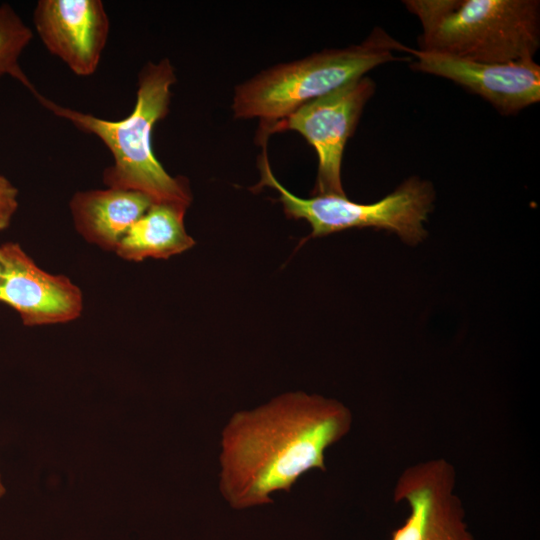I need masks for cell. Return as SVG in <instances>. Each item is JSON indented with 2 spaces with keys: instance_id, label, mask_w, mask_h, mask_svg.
Here are the masks:
<instances>
[{
  "instance_id": "1",
  "label": "cell",
  "mask_w": 540,
  "mask_h": 540,
  "mask_svg": "<svg viewBox=\"0 0 540 540\" xmlns=\"http://www.w3.org/2000/svg\"><path fill=\"white\" fill-rule=\"evenodd\" d=\"M353 415L336 399L284 393L235 413L222 431L219 489L234 509L273 503L306 472L326 471V450L351 430Z\"/></svg>"
},
{
  "instance_id": "2",
  "label": "cell",
  "mask_w": 540,
  "mask_h": 540,
  "mask_svg": "<svg viewBox=\"0 0 540 540\" xmlns=\"http://www.w3.org/2000/svg\"><path fill=\"white\" fill-rule=\"evenodd\" d=\"M175 82V70L169 59L147 62L138 75L133 111L116 121L59 105L37 91L33 95L51 113L94 135L107 147L113 163L103 171L106 187L134 190L155 202L189 207L192 195L187 180L168 174L152 149L153 128L168 114Z\"/></svg>"
},
{
  "instance_id": "3",
  "label": "cell",
  "mask_w": 540,
  "mask_h": 540,
  "mask_svg": "<svg viewBox=\"0 0 540 540\" xmlns=\"http://www.w3.org/2000/svg\"><path fill=\"white\" fill-rule=\"evenodd\" d=\"M420 21L419 50L485 63L534 59L538 0H406Z\"/></svg>"
},
{
  "instance_id": "4",
  "label": "cell",
  "mask_w": 540,
  "mask_h": 540,
  "mask_svg": "<svg viewBox=\"0 0 540 540\" xmlns=\"http://www.w3.org/2000/svg\"><path fill=\"white\" fill-rule=\"evenodd\" d=\"M395 52H407V46L383 29L374 28L360 44L324 50L265 69L236 86L234 117L259 118V132H263L305 103L365 76L379 65L409 60Z\"/></svg>"
},
{
  "instance_id": "5",
  "label": "cell",
  "mask_w": 540,
  "mask_h": 540,
  "mask_svg": "<svg viewBox=\"0 0 540 540\" xmlns=\"http://www.w3.org/2000/svg\"><path fill=\"white\" fill-rule=\"evenodd\" d=\"M259 168L260 184L279 193L287 217L304 219L310 224V237L365 227L394 232L409 244H417L426 235L423 222L434 200L433 188L427 181L412 177L381 200L361 204L340 195H316L304 199L292 194L272 173L266 150L260 157Z\"/></svg>"
},
{
  "instance_id": "6",
  "label": "cell",
  "mask_w": 540,
  "mask_h": 540,
  "mask_svg": "<svg viewBox=\"0 0 540 540\" xmlns=\"http://www.w3.org/2000/svg\"><path fill=\"white\" fill-rule=\"evenodd\" d=\"M375 92L374 81L366 76L300 106L285 119L263 132L294 130L315 149L318 157L313 194L346 196L341 181L343 153L358 124L364 106Z\"/></svg>"
},
{
  "instance_id": "7",
  "label": "cell",
  "mask_w": 540,
  "mask_h": 540,
  "mask_svg": "<svg viewBox=\"0 0 540 540\" xmlns=\"http://www.w3.org/2000/svg\"><path fill=\"white\" fill-rule=\"evenodd\" d=\"M456 470L444 458L413 464L398 477L393 497L409 515L390 540H475L455 492Z\"/></svg>"
},
{
  "instance_id": "8",
  "label": "cell",
  "mask_w": 540,
  "mask_h": 540,
  "mask_svg": "<svg viewBox=\"0 0 540 540\" xmlns=\"http://www.w3.org/2000/svg\"><path fill=\"white\" fill-rule=\"evenodd\" d=\"M412 68L453 81L509 116L540 101V66L534 59L507 63L471 61L407 48Z\"/></svg>"
},
{
  "instance_id": "9",
  "label": "cell",
  "mask_w": 540,
  "mask_h": 540,
  "mask_svg": "<svg viewBox=\"0 0 540 540\" xmlns=\"http://www.w3.org/2000/svg\"><path fill=\"white\" fill-rule=\"evenodd\" d=\"M0 254V302L25 326L66 323L81 315L82 291L68 277L44 271L17 243L2 244Z\"/></svg>"
},
{
  "instance_id": "10",
  "label": "cell",
  "mask_w": 540,
  "mask_h": 540,
  "mask_svg": "<svg viewBox=\"0 0 540 540\" xmlns=\"http://www.w3.org/2000/svg\"><path fill=\"white\" fill-rule=\"evenodd\" d=\"M33 23L46 49L74 74L95 73L110 31L101 0H39Z\"/></svg>"
},
{
  "instance_id": "11",
  "label": "cell",
  "mask_w": 540,
  "mask_h": 540,
  "mask_svg": "<svg viewBox=\"0 0 540 540\" xmlns=\"http://www.w3.org/2000/svg\"><path fill=\"white\" fill-rule=\"evenodd\" d=\"M153 203L144 193L107 187L75 193L69 207L75 228L85 240L115 250L128 229Z\"/></svg>"
},
{
  "instance_id": "12",
  "label": "cell",
  "mask_w": 540,
  "mask_h": 540,
  "mask_svg": "<svg viewBox=\"0 0 540 540\" xmlns=\"http://www.w3.org/2000/svg\"><path fill=\"white\" fill-rule=\"evenodd\" d=\"M187 206L155 202L128 229L115 248L118 256L129 261L146 258L167 259L194 246L187 234L184 216Z\"/></svg>"
},
{
  "instance_id": "13",
  "label": "cell",
  "mask_w": 540,
  "mask_h": 540,
  "mask_svg": "<svg viewBox=\"0 0 540 540\" xmlns=\"http://www.w3.org/2000/svg\"><path fill=\"white\" fill-rule=\"evenodd\" d=\"M33 37L32 30L9 4L0 5V78L9 75L34 94L37 90L22 71L19 58Z\"/></svg>"
},
{
  "instance_id": "14",
  "label": "cell",
  "mask_w": 540,
  "mask_h": 540,
  "mask_svg": "<svg viewBox=\"0 0 540 540\" xmlns=\"http://www.w3.org/2000/svg\"><path fill=\"white\" fill-rule=\"evenodd\" d=\"M18 189L0 174V231L7 229L18 208Z\"/></svg>"
},
{
  "instance_id": "15",
  "label": "cell",
  "mask_w": 540,
  "mask_h": 540,
  "mask_svg": "<svg viewBox=\"0 0 540 540\" xmlns=\"http://www.w3.org/2000/svg\"><path fill=\"white\" fill-rule=\"evenodd\" d=\"M6 493V488L2 483L1 474H0V498H2Z\"/></svg>"
},
{
  "instance_id": "16",
  "label": "cell",
  "mask_w": 540,
  "mask_h": 540,
  "mask_svg": "<svg viewBox=\"0 0 540 540\" xmlns=\"http://www.w3.org/2000/svg\"><path fill=\"white\" fill-rule=\"evenodd\" d=\"M1 274H2V264H1V254H0V280H1Z\"/></svg>"
}]
</instances>
